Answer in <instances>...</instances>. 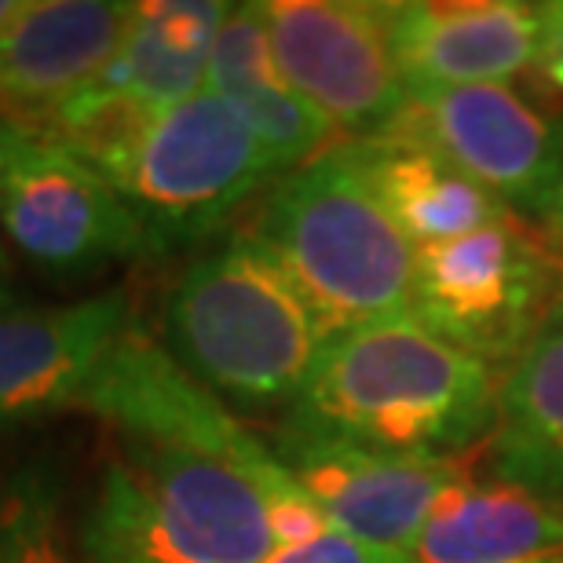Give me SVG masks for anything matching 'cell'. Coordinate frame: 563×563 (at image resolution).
<instances>
[{
  "label": "cell",
  "instance_id": "cell-1",
  "mask_svg": "<svg viewBox=\"0 0 563 563\" xmlns=\"http://www.w3.org/2000/svg\"><path fill=\"white\" fill-rule=\"evenodd\" d=\"M494 366L418 314H391L322 341L286 428L396 457H461L498 421Z\"/></svg>",
  "mask_w": 563,
  "mask_h": 563
},
{
  "label": "cell",
  "instance_id": "cell-2",
  "mask_svg": "<svg viewBox=\"0 0 563 563\" xmlns=\"http://www.w3.org/2000/svg\"><path fill=\"white\" fill-rule=\"evenodd\" d=\"M250 234L297 286L322 341L413 311L418 245L380 201L358 140L282 176Z\"/></svg>",
  "mask_w": 563,
  "mask_h": 563
},
{
  "label": "cell",
  "instance_id": "cell-3",
  "mask_svg": "<svg viewBox=\"0 0 563 563\" xmlns=\"http://www.w3.org/2000/svg\"><path fill=\"white\" fill-rule=\"evenodd\" d=\"M165 352L217 399L289 407L322 347L297 286L253 234L195 256L162 303Z\"/></svg>",
  "mask_w": 563,
  "mask_h": 563
},
{
  "label": "cell",
  "instance_id": "cell-4",
  "mask_svg": "<svg viewBox=\"0 0 563 563\" xmlns=\"http://www.w3.org/2000/svg\"><path fill=\"white\" fill-rule=\"evenodd\" d=\"M77 542L88 563H264L278 549L250 472L143 439L107 457Z\"/></svg>",
  "mask_w": 563,
  "mask_h": 563
},
{
  "label": "cell",
  "instance_id": "cell-5",
  "mask_svg": "<svg viewBox=\"0 0 563 563\" xmlns=\"http://www.w3.org/2000/svg\"><path fill=\"white\" fill-rule=\"evenodd\" d=\"M136 212L151 253L212 239L267 179L272 154L217 92L146 118L129 136L88 157Z\"/></svg>",
  "mask_w": 563,
  "mask_h": 563
},
{
  "label": "cell",
  "instance_id": "cell-6",
  "mask_svg": "<svg viewBox=\"0 0 563 563\" xmlns=\"http://www.w3.org/2000/svg\"><path fill=\"white\" fill-rule=\"evenodd\" d=\"M563 297V245L523 212L461 239L418 245L413 314L487 366L516 363Z\"/></svg>",
  "mask_w": 563,
  "mask_h": 563
},
{
  "label": "cell",
  "instance_id": "cell-7",
  "mask_svg": "<svg viewBox=\"0 0 563 563\" xmlns=\"http://www.w3.org/2000/svg\"><path fill=\"white\" fill-rule=\"evenodd\" d=\"M77 407L107 421L121 439L184 446L245 468L267 490L278 545H297L330 531L322 509L303 494L250 428L198 385L165 344L129 325L81 391Z\"/></svg>",
  "mask_w": 563,
  "mask_h": 563
},
{
  "label": "cell",
  "instance_id": "cell-8",
  "mask_svg": "<svg viewBox=\"0 0 563 563\" xmlns=\"http://www.w3.org/2000/svg\"><path fill=\"white\" fill-rule=\"evenodd\" d=\"M282 77L333 129L374 140L410 103L388 37L385 4L366 0H264Z\"/></svg>",
  "mask_w": 563,
  "mask_h": 563
},
{
  "label": "cell",
  "instance_id": "cell-9",
  "mask_svg": "<svg viewBox=\"0 0 563 563\" xmlns=\"http://www.w3.org/2000/svg\"><path fill=\"white\" fill-rule=\"evenodd\" d=\"M388 132L435 151L512 212H542L563 168V121L509 85L410 92Z\"/></svg>",
  "mask_w": 563,
  "mask_h": 563
},
{
  "label": "cell",
  "instance_id": "cell-10",
  "mask_svg": "<svg viewBox=\"0 0 563 563\" xmlns=\"http://www.w3.org/2000/svg\"><path fill=\"white\" fill-rule=\"evenodd\" d=\"M0 228L30 264L59 278L151 256L143 223L114 184L41 136L0 190Z\"/></svg>",
  "mask_w": 563,
  "mask_h": 563
},
{
  "label": "cell",
  "instance_id": "cell-11",
  "mask_svg": "<svg viewBox=\"0 0 563 563\" xmlns=\"http://www.w3.org/2000/svg\"><path fill=\"white\" fill-rule=\"evenodd\" d=\"M272 454L336 531L385 549H413L439 501L472 487V461L396 457L282 428Z\"/></svg>",
  "mask_w": 563,
  "mask_h": 563
},
{
  "label": "cell",
  "instance_id": "cell-12",
  "mask_svg": "<svg viewBox=\"0 0 563 563\" xmlns=\"http://www.w3.org/2000/svg\"><path fill=\"white\" fill-rule=\"evenodd\" d=\"M388 37L410 92L505 85L542 52V4L523 0H407L385 4Z\"/></svg>",
  "mask_w": 563,
  "mask_h": 563
},
{
  "label": "cell",
  "instance_id": "cell-13",
  "mask_svg": "<svg viewBox=\"0 0 563 563\" xmlns=\"http://www.w3.org/2000/svg\"><path fill=\"white\" fill-rule=\"evenodd\" d=\"M129 325H136L129 289H107L66 308L0 314V428L77 407Z\"/></svg>",
  "mask_w": 563,
  "mask_h": 563
},
{
  "label": "cell",
  "instance_id": "cell-14",
  "mask_svg": "<svg viewBox=\"0 0 563 563\" xmlns=\"http://www.w3.org/2000/svg\"><path fill=\"white\" fill-rule=\"evenodd\" d=\"M136 4L118 0H30L0 41V110L37 118V132L55 110L96 81L118 55Z\"/></svg>",
  "mask_w": 563,
  "mask_h": 563
},
{
  "label": "cell",
  "instance_id": "cell-15",
  "mask_svg": "<svg viewBox=\"0 0 563 563\" xmlns=\"http://www.w3.org/2000/svg\"><path fill=\"white\" fill-rule=\"evenodd\" d=\"M231 4L220 0H146L136 4L118 55L59 110L121 107L162 114L206 88L217 33ZM55 110V114H59Z\"/></svg>",
  "mask_w": 563,
  "mask_h": 563
},
{
  "label": "cell",
  "instance_id": "cell-16",
  "mask_svg": "<svg viewBox=\"0 0 563 563\" xmlns=\"http://www.w3.org/2000/svg\"><path fill=\"white\" fill-rule=\"evenodd\" d=\"M206 88L253 129L278 173L308 165L333 136L330 121L282 77L264 4H231L212 44Z\"/></svg>",
  "mask_w": 563,
  "mask_h": 563
},
{
  "label": "cell",
  "instance_id": "cell-17",
  "mask_svg": "<svg viewBox=\"0 0 563 563\" xmlns=\"http://www.w3.org/2000/svg\"><path fill=\"white\" fill-rule=\"evenodd\" d=\"M487 450L505 487L563 501V322H549L501 377Z\"/></svg>",
  "mask_w": 563,
  "mask_h": 563
},
{
  "label": "cell",
  "instance_id": "cell-18",
  "mask_svg": "<svg viewBox=\"0 0 563 563\" xmlns=\"http://www.w3.org/2000/svg\"><path fill=\"white\" fill-rule=\"evenodd\" d=\"M563 553V501L520 487L446 494L410 549L413 563H523Z\"/></svg>",
  "mask_w": 563,
  "mask_h": 563
},
{
  "label": "cell",
  "instance_id": "cell-19",
  "mask_svg": "<svg viewBox=\"0 0 563 563\" xmlns=\"http://www.w3.org/2000/svg\"><path fill=\"white\" fill-rule=\"evenodd\" d=\"M380 201L391 220L410 234L413 245H435L479 231L487 223L512 212L476 179L457 173L435 151L407 136H374L358 140Z\"/></svg>",
  "mask_w": 563,
  "mask_h": 563
},
{
  "label": "cell",
  "instance_id": "cell-20",
  "mask_svg": "<svg viewBox=\"0 0 563 563\" xmlns=\"http://www.w3.org/2000/svg\"><path fill=\"white\" fill-rule=\"evenodd\" d=\"M0 563H74L59 534L55 483L26 472L0 498Z\"/></svg>",
  "mask_w": 563,
  "mask_h": 563
},
{
  "label": "cell",
  "instance_id": "cell-21",
  "mask_svg": "<svg viewBox=\"0 0 563 563\" xmlns=\"http://www.w3.org/2000/svg\"><path fill=\"white\" fill-rule=\"evenodd\" d=\"M264 563H413L407 549H385V545H369L358 538L336 531L314 534L308 542L297 545H278Z\"/></svg>",
  "mask_w": 563,
  "mask_h": 563
},
{
  "label": "cell",
  "instance_id": "cell-22",
  "mask_svg": "<svg viewBox=\"0 0 563 563\" xmlns=\"http://www.w3.org/2000/svg\"><path fill=\"white\" fill-rule=\"evenodd\" d=\"M545 26H542V52H538V70L553 88L563 92V0L542 4Z\"/></svg>",
  "mask_w": 563,
  "mask_h": 563
},
{
  "label": "cell",
  "instance_id": "cell-23",
  "mask_svg": "<svg viewBox=\"0 0 563 563\" xmlns=\"http://www.w3.org/2000/svg\"><path fill=\"white\" fill-rule=\"evenodd\" d=\"M37 143V132H30L26 125H19L15 118H4L0 114V190L15 173V165L26 157L30 146Z\"/></svg>",
  "mask_w": 563,
  "mask_h": 563
},
{
  "label": "cell",
  "instance_id": "cell-24",
  "mask_svg": "<svg viewBox=\"0 0 563 563\" xmlns=\"http://www.w3.org/2000/svg\"><path fill=\"white\" fill-rule=\"evenodd\" d=\"M542 223L549 231H553V239L563 245V168H560V176H556V184L553 190H549V198H545V206H542Z\"/></svg>",
  "mask_w": 563,
  "mask_h": 563
},
{
  "label": "cell",
  "instance_id": "cell-25",
  "mask_svg": "<svg viewBox=\"0 0 563 563\" xmlns=\"http://www.w3.org/2000/svg\"><path fill=\"white\" fill-rule=\"evenodd\" d=\"M30 8V0H0V41L8 37L11 26L22 19V11Z\"/></svg>",
  "mask_w": 563,
  "mask_h": 563
},
{
  "label": "cell",
  "instance_id": "cell-26",
  "mask_svg": "<svg viewBox=\"0 0 563 563\" xmlns=\"http://www.w3.org/2000/svg\"><path fill=\"white\" fill-rule=\"evenodd\" d=\"M8 303H11V286H8V253H4V245H0V314L11 311Z\"/></svg>",
  "mask_w": 563,
  "mask_h": 563
},
{
  "label": "cell",
  "instance_id": "cell-27",
  "mask_svg": "<svg viewBox=\"0 0 563 563\" xmlns=\"http://www.w3.org/2000/svg\"><path fill=\"white\" fill-rule=\"evenodd\" d=\"M523 563H563V553H553V556H538V560H523Z\"/></svg>",
  "mask_w": 563,
  "mask_h": 563
},
{
  "label": "cell",
  "instance_id": "cell-28",
  "mask_svg": "<svg viewBox=\"0 0 563 563\" xmlns=\"http://www.w3.org/2000/svg\"><path fill=\"white\" fill-rule=\"evenodd\" d=\"M553 322H563V297H560V308H556V319Z\"/></svg>",
  "mask_w": 563,
  "mask_h": 563
}]
</instances>
